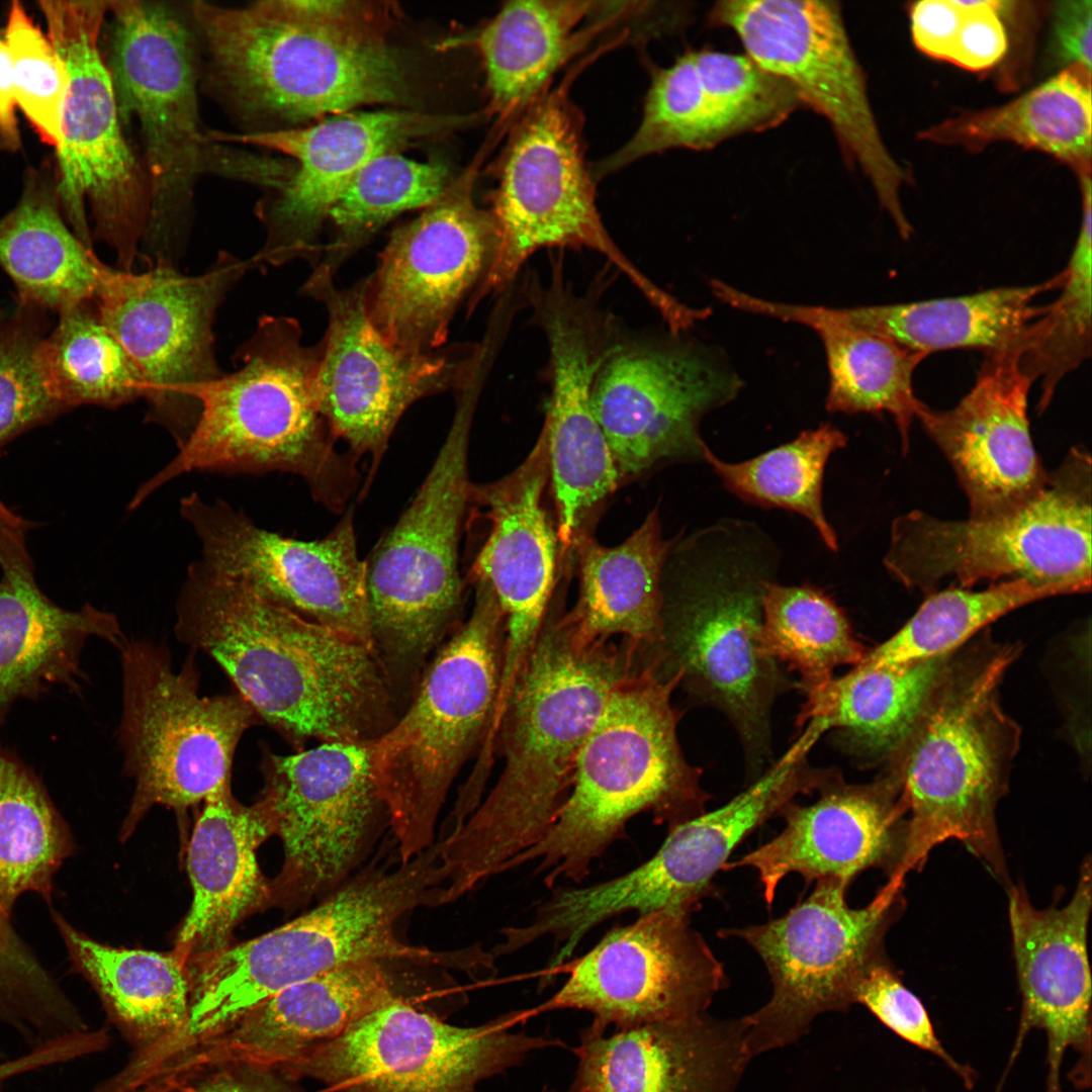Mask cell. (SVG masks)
Segmentation results:
<instances>
[{
  "instance_id": "6da1fadb",
  "label": "cell",
  "mask_w": 1092,
  "mask_h": 1092,
  "mask_svg": "<svg viewBox=\"0 0 1092 1092\" xmlns=\"http://www.w3.org/2000/svg\"><path fill=\"white\" fill-rule=\"evenodd\" d=\"M641 664L628 641L618 646L590 637L572 613H547L495 735L502 774L458 832L439 840L447 903L503 873L547 833L568 796L584 740L613 693Z\"/></svg>"
},
{
  "instance_id": "7a4b0ae2",
  "label": "cell",
  "mask_w": 1092,
  "mask_h": 1092,
  "mask_svg": "<svg viewBox=\"0 0 1092 1092\" xmlns=\"http://www.w3.org/2000/svg\"><path fill=\"white\" fill-rule=\"evenodd\" d=\"M175 634L211 657L260 721L295 744L370 743L396 719L392 688L371 648L200 560L179 593Z\"/></svg>"
},
{
  "instance_id": "3957f363",
  "label": "cell",
  "mask_w": 1092,
  "mask_h": 1092,
  "mask_svg": "<svg viewBox=\"0 0 1092 1092\" xmlns=\"http://www.w3.org/2000/svg\"><path fill=\"white\" fill-rule=\"evenodd\" d=\"M1020 648L984 632L954 650L887 763L907 811L904 850L892 877L905 878L936 845L957 839L1006 879L996 808L1020 728L1003 710L1000 686Z\"/></svg>"
},
{
  "instance_id": "277c9868",
  "label": "cell",
  "mask_w": 1092,
  "mask_h": 1092,
  "mask_svg": "<svg viewBox=\"0 0 1092 1092\" xmlns=\"http://www.w3.org/2000/svg\"><path fill=\"white\" fill-rule=\"evenodd\" d=\"M745 525L713 527L667 555L660 634L646 657L733 724L750 767L771 757V707L789 687L761 645L771 559Z\"/></svg>"
},
{
  "instance_id": "5b68a950",
  "label": "cell",
  "mask_w": 1092,
  "mask_h": 1092,
  "mask_svg": "<svg viewBox=\"0 0 1092 1092\" xmlns=\"http://www.w3.org/2000/svg\"><path fill=\"white\" fill-rule=\"evenodd\" d=\"M321 340L302 342L290 316L263 315L234 355L237 369L213 382L201 398L191 434L176 455L144 482L129 502L191 471L289 472L304 479L313 498L340 512L359 475L353 455L341 454L321 411Z\"/></svg>"
},
{
  "instance_id": "8992f818",
  "label": "cell",
  "mask_w": 1092,
  "mask_h": 1092,
  "mask_svg": "<svg viewBox=\"0 0 1092 1092\" xmlns=\"http://www.w3.org/2000/svg\"><path fill=\"white\" fill-rule=\"evenodd\" d=\"M678 685L644 662L618 687L578 752L555 822L504 872L536 861L549 888L559 879L579 882L635 815L650 812L669 830L706 811L711 795L677 738Z\"/></svg>"
},
{
  "instance_id": "52a82bcc",
  "label": "cell",
  "mask_w": 1092,
  "mask_h": 1092,
  "mask_svg": "<svg viewBox=\"0 0 1092 1092\" xmlns=\"http://www.w3.org/2000/svg\"><path fill=\"white\" fill-rule=\"evenodd\" d=\"M211 78L246 121L299 122L396 101L404 90L384 38L325 25L301 0L191 3Z\"/></svg>"
},
{
  "instance_id": "ba28073f",
  "label": "cell",
  "mask_w": 1092,
  "mask_h": 1092,
  "mask_svg": "<svg viewBox=\"0 0 1092 1092\" xmlns=\"http://www.w3.org/2000/svg\"><path fill=\"white\" fill-rule=\"evenodd\" d=\"M109 69L120 120L135 117L151 190L139 259L178 266L197 178L205 171L260 184L267 161L226 150L203 133L190 35L162 3L108 1Z\"/></svg>"
},
{
  "instance_id": "9c48e42d",
  "label": "cell",
  "mask_w": 1092,
  "mask_h": 1092,
  "mask_svg": "<svg viewBox=\"0 0 1092 1092\" xmlns=\"http://www.w3.org/2000/svg\"><path fill=\"white\" fill-rule=\"evenodd\" d=\"M469 619L438 649L404 713L370 743L372 774L400 862L435 841L437 819L494 713L505 622L490 586L474 580Z\"/></svg>"
},
{
  "instance_id": "30bf717a",
  "label": "cell",
  "mask_w": 1092,
  "mask_h": 1092,
  "mask_svg": "<svg viewBox=\"0 0 1092 1092\" xmlns=\"http://www.w3.org/2000/svg\"><path fill=\"white\" fill-rule=\"evenodd\" d=\"M482 378L456 388L449 433L423 484L366 560L374 652L393 688L415 681L461 611L462 523L472 493L469 435Z\"/></svg>"
},
{
  "instance_id": "8fae6325",
  "label": "cell",
  "mask_w": 1092,
  "mask_h": 1092,
  "mask_svg": "<svg viewBox=\"0 0 1092 1092\" xmlns=\"http://www.w3.org/2000/svg\"><path fill=\"white\" fill-rule=\"evenodd\" d=\"M568 82L540 94L512 123L497 161L491 212L498 245L490 269L469 297L467 314L490 293L513 285L528 258L542 248H585L622 272L663 320L680 303L641 272L606 230L584 159L583 117Z\"/></svg>"
},
{
  "instance_id": "7c38bea8",
  "label": "cell",
  "mask_w": 1092,
  "mask_h": 1092,
  "mask_svg": "<svg viewBox=\"0 0 1092 1092\" xmlns=\"http://www.w3.org/2000/svg\"><path fill=\"white\" fill-rule=\"evenodd\" d=\"M1091 502V457L1074 447L1037 494L1007 515L950 521L916 510L896 518L884 564L905 586L929 594L948 576L965 588L1006 578L1085 593Z\"/></svg>"
},
{
  "instance_id": "4fadbf2b",
  "label": "cell",
  "mask_w": 1092,
  "mask_h": 1092,
  "mask_svg": "<svg viewBox=\"0 0 1092 1092\" xmlns=\"http://www.w3.org/2000/svg\"><path fill=\"white\" fill-rule=\"evenodd\" d=\"M48 36L65 64L68 86L56 149V195L74 234L114 250L132 271L151 207L146 169L121 128L109 69L99 49L108 1H39ZM93 249V248H92Z\"/></svg>"
},
{
  "instance_id": "5bb4252c",
  "label": "cell",
  "mask_w": 1092,
  "mask_h": 1092,
  "mask_svg": "<svg viewBox=\"0 0 1092 1092\" xmlns=\"http://www.w3.org/2000/svg\"><path fill=\"white\" fill-rule=\"evenodd\" d=\"M123 768L134 792L127 837L154 806L181 812L231 786L237 746L260 723L239 694L202 696L194 651L180 670L166 647L129 639L119 650Z\"/></svg>"
},
{
  "instance_id": "9a60e30c",
  "label": "cell",
  "mask_w": 1092,
  "mask_h": 1092,
  "mask_svg": "<svg viewBox=\"0 0 1092 1092\" xmlns=\"http://www.w3.org/2000/svg\"><path fill=\"white\" fill-rule=\"evenodd\" d=\"M903 884L904 879L891 877L868 905L851 908L848 883L821 879L783 916L719 930V936L737 937L754 949L772 984L768 1001L744 1016L751 1060L797 1042L819 1015L845 1012L855 1004L861 979L885 961L883 941L901 907Z\"/></svg>"
},
{
  "instance_id": "2e32d148",
  "label": "cell",
  "mask_w": 1092,
  "mask_h": 1092,
  "mask_svg": "<svg viewBox=\"0 0 1092 1092\" xmlns=\"http://www.w3.org/2000/svg\"><path fill=\"white\" fill-rule=\"evenodd\" d=\"M708 20L732 30L748 57L788 82L802 105L827 119L846 162L863 172L900 237L909 239L913 229L901 192L910 177L880 133L839 4L727 0L712 7Z\"/></svg>"
},
{
  "instance_id": "e0dca14e",
  "label": "cell",
  "mask_w": 1092,
  "mask_h": 1092,
  "mask_svg": "<svg viewBox=\"0 0 1092 1092\" xmlns=\"http://www.w3.org/2000/svg\"><path fill=\"white\" fill-rule=\"evenodd\" d=\"M252 265L221 251L193 276L167 263L138 273L105 270L95 299L100 318L140 370L147 420L167 429L178 448L198 421L204 392L224 374L214 353V320Z\"/></svg>"
},
{
  "instance_id": "ac0fdd59",
  "label": "cell",
  "mask_w": 1092,
  "mask_h": 1092,
  "mask_svg": "<svg viewBox=\"0 0 1092 1092\" xmlns=\"http://www.w3.org/2000/svg\"><path fill=\"white\" fill-rule=\"evenodd\" d=\"M512 1011L476 1026L451 1025L395 997L293 1066L289 1080L311 1078L335 1092H478L485 1079L533 1052L565 1048L559 1038L515 1026Z\"/></svg>"
},
{
  "instance_id": "d6986e66",
  "label": "cell",
  "mask_w": 1092,
  "mask_h": 1092,
  "mask_svg": "<svg viewBox=\"0 0 1092 1092\" xmlns=\"http://www.w3.org/2000/svg\"><path fill=\"white\" fill-rule=\"evenodd\" d=\"M464 173L413 220L395 229L375 271L361 279L366 315L392 346L430 353L447 341L453 315L487 275L498 245L489 209Z\"/></svg>"
},
{
  "instance_id": "ffe728a7",
  "label": "cell",
  "mask_w": 1092,
  "mask_h": 1092,
  "mask_svg": "<svg viewBox=\"0 0 1092 1092\" xmlns=\"http://www.w3.org/2000/svg\"><path fill=\"white\" fill-rule=\"evenodd\" d=\"M678 336L624 337L617 330L596 373L593 408L620 479L661 461L703 460L701 419L740 389L718 357Z\"/></svg>"
},
{
  "instance_id": "44dd1931",
  "label": "cell",
  "mask_w": 1092,
  "mask_h": 1092,
  "mask_svg": "<svg viewBox=\"0 0 1092 1092\" xmlns=\"http://www.w3.org/2000/svg\"><path fill=\"white\" fill-rule=\"evenodd\" d=\"M371 743V742H370ZM370 743L322 742L294 754L263 753L258 801L283 845L273 903L329 894L356 864L380 812Z\"/></svg>"
},
{
  "instance_id": "7402d4cb",
  "label": "cell",
  "mask_w": 1092,
  "mask_h": 1092,
  "mask_svg": "<svg viewBox=\"0 0 1092 1092\" xmlns=\"http://www.w3.org/2000/svg\"><path fill=\"white\" fill-rule=\"evenodd\" d=\"M334 277L317 264L301 289L328 312L317 379L321 411L334 437L355 458L369 454L375 470L402 414L425 396L454 388L477 344L430 353L400 350L368 320L361 280L345 289Z\"/></svg>"
},
{
  "instance_id": "603a6c76",
  "label": "cell",
  "mask_w": 1092,
  "mask_h": 1092,
  "mask_svg": "<svg viewBox=\"0 0 1092 1092\" xmlns=\"http://www.w3.org/2000/svg\"><path fill=\"white\" fill-rule=\"evenodd\" d=\"M691 915L663 908L614 927L572 964L561 988L535 1011H586L601 1029L707 1014L728 977L691 926Z\"/></svg>"
},
{
  "instance_id": "cb8c5ba5",
  "label": "cell",
  "mask_w": 1092,
  "mask_h": 1092,
  "mask_svg": "<svg viewBox=\"0 0 1092 1092\" xmlns=\"http://www.w3.org/2000/svg\"><path fill=\"white\" fill-rule=\"evenodd\" d=\"M545 284L533 276L523 296L549 350L550 397L542 431L557 512V536L566 548L585 517L620 480L592 403L596 373L617 329L590 293L571 290L563 263L554 261Z\"/></svg>"
},
{
  "instance_id": "d4e9b609",
  "label": "cell",
  "mask_w": 1092,
  "mask_h": 1092,
  "mask_svg": "<svg viewBox=\"0 0 1092 1092\" xmlns=\"http://www.w3.org/2000/svg\"><path fill=\"white\" fill-rule=\"evenodd\" d=\"M179 510L199 541L206 566L374 651L366 560L358 554L352 512L326 537L303 541L259 527L220 498L192 492L180 500Z\"/></svg>"
},
{
  "instance_id": "484cf974",
  "label": "cell",
  "mask_w": 1092,
  "mask_h": 1092,
  "mask_svg": "<svg viewBox=\"0 0 1092 1092\" xmlns=\"http://www.w3.org/2000/svg\"><path fill=\"white\" fill-rule=\"evenodd\" d=\"M460 122V117L397 110L350 111L306 126L244 133L208 131V136L215 143L267 148L296 162L276 198L258 204L266 239L252 262L279 267L303 259L316 266L324 250L320 230L356 174L400 144Z\"/></svg>"
},
{
  "instance_id": "4316f807",
  "label": "cell",
  "mask_w": 1092,
  "mask_h": 1092,
  "mask_svg": "<svg viewBox=\"0 0 1092 1092\" xmlns=\"http://www.w3.org/2000/svg\"><path fill=\"white\" fill-rule=\"evenodd\" d=\"M800 105L788 82L746 54L688 50L672 65L653 67L637 130L596 167L595 176L651 154L707 150L739 134L776 127Z\"/></svg>"
},
{
  "instance_id": "83f0119b",
  "label": "cell",
  "mask_w": 1092,
  "mask_h": 1092,
  "mask_svg": "<svg viewBox=\"0 0 1092 1092\" xmlns=\"http://www.w3.org/2000/svg\"><path fill=\"white\" fill-rule=\"evenodd\" d=\"M1091 863H1083L1076 891L1064 907L1036 909L1019 886L1008 890V915L1021 1012L1001 1090L1033 1028L1046 1035L1045 1092H1063L1061 1071L1068 1051L1079 1056L1071 1072L1078 1088L1090 1084L1091 975L1087 929L1091 911Z\"/></svg>"
},
{
  "instance_id": "f1b7e54d",
  "label": "cell",
  "mask_w": 1092,
  "mask_h": 1092,
  "mask_svg": "<svg viewBox=\"0 0 1092 1092\" xmlns=\"http://www.w3.org/2000/svg\"><path fill=\"white\" fill-rule=\"evenodd\" d=\"M1018 349L985 354L974 385L951 408L925 403L916 419L951 465L971 519L1007 515L1027 504L1049 472L1033 447L1028 393Z\"/></svg>"
},
{
  "instance_id": "f546056e",
  "label": "cell",
  "mask_w": 1092,
  "mask_h": 1092,
  "mask_svg": "<svg viewBox=\"0 0 1092 1092\" xmlns=\"http://www.w3.org/2000/svg\"><path fill=\"white\" fill-rule=\"evenodd\" d=\"M817 793L811 805L788 804L780 814L785 827L776 837L722 869H753L768 907L790 874L808 884L839 878L850 885L873 868L890 878L901 861L907 811L889 770L868 784H848L835 769Z\"/></svg>"
},
{
  "instance_id": "4dcf8cb0",
  "label": "cell",
  "mask_w": 1092,
  "mask_h": 1092,
  "mask_svg": "<svg viewBox=\"0 0 1092 1092\" xmlns=\"http://www.w3.org/2000/svg\"><path fill=\"white\" fill-rule=\"evenodd\" d=\"M548 479V446L542 431L531 453L510 475L472 486L471 495L486 507L490 522L473 578L490 586L505 622L496 718L538 638L553 590L559 541L542 503Z\"/></svg>"
},
{
  "instance_id": "1f68e13d",
  "label": "cell",
  "mask_w": 1092,
  "mask_h": 1092,
  "mask_svg": "<svg viewBox=\"0 0 1092 1092\" xmlns=\"http://www.w3.org/2000/svg\"><path fill=\"white\" fill-rule=\"evenodd\" d=\"M386 963L361 961L292 985L184 1052L179 1067L245 1066L282 1075L360 1018L401 996Z\"/></svg>"
},
{
  "instance_id": "d6a6232c",
  "label": "cell",
  "mask_w": 1092,
  "mask_h": 1092,
  "mask_svg": "<svg viewBox=\"0 0 1092 1092\" xmlns=\"http://www.w3.org/2000/svg\"><path fill=\"white\" fill-rule=\"evenodd\" d=\"M744 1017H699L628 1028L592 1024L574 1048L569 1092H735L751 1061Z\"/></svg>"
},
{
  "instance_id": "836d02e7",
  "label": "cell",
  "mask_w": 1092,
  "mask_h": 1092,
  "mask_svg": "<svg viewBox=\"0 0 1092 1092\" xmlns=\"http://www.w3.org/2000/svg\"><path fill=\"white\" fill-rule=\"evenodd\" d=\"M0 726L13 702L34 699L52 686L80 690L81 653L88 638L118 650L127 642L115 615L86 604L55 605L38 587L21 519H0Z\"/></svg>"
},
{
  "instance_id": "e575fe53",
  "label": "cell",
  "mask_w": 1092,
  "mask_h": 1092,
  "mask_svg": "<svg viewBox=\"0 0 1092 1092\" xmlns=\"http://www.w3.org/2000/svg\"><path fill=\"white\" fill-rule=\"evenodd\" d=\"M822 736L807 725L797 740L744 791L723 806L668 830L655 854L641 864V879L662 907L695 912L715 891L713 879L736 847L780 815L801 794L817 792L830 768L810 765L808 755Z\"/></svg>"
},
{
  "instance_id": "d590c367",
  "label": "cell",
  "mask_w": 1092,
  "mask_h": 1092,
  "mask_svg": "<svg viewBox=\"0 0 1092 1092\" xmlns=\"http://www.w3.org/2000/svg\"><path fill=\"white\" fill-rule=\"evenodd\" d=\"M271 835L262 803L243 805L231 786L204 801L187 852L192 903L174 949L186 961L224 948L242 920L273 903L257 860V848Z\"/></svg>"
},
{
  "instance_id": "8d00e7d4",
  "label": "cell",
  "mask_w": 1092,
  "mask_h": 1092,
  "mask_svg": "<svg viewBox=\"0 0 1092 1092\" xmlns=\"http://www.w3.org/2000/svg\"><path fill=\"white\" fill-rule=\"evenodd\" d=\"M1062 273L1034 284L1002 286L971 294L847 308L809 306L821 320L890 339L926 356L953 349L984 354L1018 348L1043 312L1035 303L1056 291Z\"/></svg>"
},
{
  "instance_id": "74e56055",
  "label": "cell",
  "mask_w": 1092,
  "mask_h": 1092,
  "mask_svg": "<svg viewBox=\"0 0 1092 1092\" xmlns=\"http://www.w3.org/2000/svg\"><path fill=\"white\" fill-rule=\"evenodd\" d=\"M598 2L510 1L469 41L481 57L489 96L487 112L510 126L553 75L578 54L609 21L579 25Z\"/></svg>"
},
{
  "instance_id": "f35d334b",
  "label": "cell",
  "mask_w": 1092,
  "mask_h": 1092,
  "mask_svg": "<svg viewBox=\"0 0 1092 1092\" xmlns=\"http://www.w3.org/2000/svg\"><path fill=\"white\" fill-rule=\"evenodd\" d=\"M953 652V651H952ZM952 652L908 664L861 660L806 694L797 718L821 722L866 762L888 763L915 723Z\"/></svg>"
},
{
  "instance_id": "ab89813d",
  "label": "cell",
  "mask_w": 1092,
  "mask_h": 1092,
  "mask_svg": "<svg viewBox=\"0 0 1092 1092\" xmlns=\"http://www.w3.org/2000/svg\"><path fill=\"white\" fill-rule=\"evenodd\" d=\"M918 138L940 146L979 150L1009 142L1048 154L1078 177L1091 175V74L1066 68L999 106L964 112L923 129Z\"/></svg>"
},
{
  "instance_id": "60d3db41",
  "label": "cell",
  "mask_w": 1092,
  "mask_h": 1092,
  "mask_svg": "<svg viewBox=\"0 0 1092 1092\" xmlns=\"http://www.w3.org/2000/svg\"><path fill=\"white\" fill-rule=\"evenodd\" d=\"M744 306L747 312L815 331L823 343L829 372L826 410L834 414L891 415L903 451H907L912 422L923 404L914 392L913 377L926 355L890 339L813 316L800 304L751 295Z\"/></svg>"
},
{
  "instance_id": "b9f144b4",
  "label": "cell",
  "mask_w": 1092,
  "mask_h": 1092,
  "mask_svg": "<svg viewBox=\"0 0 1092 1092\" xmlns=\"http://www.w3.org/2000/svg\"><path fill=\"white\" fill-rule=\"evenodd\" d=\"M0 267L17 302L61 312L96 299L107 265L67 225L56 193L31 178L0 218Z\"/></svg>"
},
{
  "instance_id": "7bdbcfd3",
  "label": "cell",
  "mask_w": 1092,
  "mask_h": 1092,
  "mask_svg": "<svg viewBox=\"0 0 1092 1092\" xmlns=\"http://www.w3.org/2000/svg\"><path fill=\"white\" fill-rule=\"evenodd\" d=\"M670 548L655 511L617 546L583 541L579 600L571 612L580 628L594 638L621 635L641 651L651 649L660 634L662 575Z\"/></svg>"
},
{
  "instance_id": "ee69618b",
  "label": "cell",
  "mask_w": 1092,
  "mask_h": 1092,
  "mask_svg": "<svg viewBox=\"0 0 1092 1092\" xmlns=\"http://www.w3.org/2000/svg\"><path fill=\"white\" fill-rule=\"evenodd\" d=\"M58 922L76 966L138 1050L163 1043L184 1028L191 983L183 957L175 950L112 947Z\"/></svg>"
},
{
  "instance_id": "f6af8a7d",
  "label": "cell",
  "mask_w": 1092,
  "mask_h": 1092,
  "mask_svg": "<svg viewBox=\"0 0 1092 1092\" xmlns=\"http://www.w3.org/2000/svg\"><path fill=\"white\" fill-rule=\"evenodd\" d=\"M71 850L66 828L36 778L0 750V954L11 956L15 900L49 899L53 876Z\"/></svg>"
},
{
  "instance_id": "bcb514c9",
  "label": "cell",
  "mask_w": 1092,
  "mask_h": 1092,
  "mask_svg": "<svg viewBox=\"0 0 1092 1092\" xmlns=\"http://www.w3.org/2000/svg\"><path fill=\"white\" fill-rule=\"evenodd\" d=\"M40 357L50 387L66 410L116 408L144 399L140 370L100 318L95 300L59 312Z\"/></svg>"
},
{
  "instance_id": "7dc6e473",
  "label": "cell",
  "mask_w": 1092,
  "mask_h": 1092,
  "mask_svg": "<svg viewBox=\"0 0 1092 1092\" xmlns=\"http://www.w3.org/2000/svg\"><path fill=\"white\" fill-rule=\"evenodd\" d=\"M760 635L764 652L796 671L806 694L826 685L837 667L858 664L869 651L843 611L811 584L766 581Z\"/></svg>"
},
{
  "instance_id": "c3c4849f",
  "label": "cell",
  "mask_w": 1092,
  "mask_h": 1092,
  "mask_svg": "<svg viewBox=\"0 0 1092 1092\" xmlns=\"http://www.w3.org/2000/svg\"><path fill=\"white\" fill-rule=\"evenodd\" d=\"M846 442V436L838 428L822 424L802 432L789 443L742 462H726L706 445L703 460L741 499L785 509L806 518L826 547L835 552L838 541L824 514L822 485L828 458Z\"/></svg>"
},
{
  "instance_id": "681fc988",
  "label": "cell",
  "mask_w": 1092,
  "mask_h": 1092,
  "mask_svg": "<svg viewBox=\"0 0 1092 1092\" xmlns=\"http://www.w3.org/2000/svg\"><path fill=\"white\" fill-rule=\"evenodd\" d=\"M1082 218L1057 298L1044 304L1018 347L1021 370L1039 381V412L1050 404L1060 382L1091 356V175L1079 177Z\"/></svg>"
},
{
  "instance_id": "f907efd6",
  "label": "cell",
  "mask_w": 1092,
  "mask_h": 1092,
  "mask_svg": "<svg viewBox=\"0 0 1092 1092\" xmlns=\"http://www.w3.org/2000/svg\"><path fill=\"white\" fill-rule=\"evenodd\" d=\"M1062 595L1063 587L1026 579L991 583L982 590L949 587L932 592L915 614L889 639L869 650L864 661L908 664L952 652L990 623L1030 603Z\"/></svg>"
},
{
  "instance_id": "816d5d0a",
  "label": "cell",
  "mask_w": 1092,
  "mask_h": 1092,
  "mask_svg": "<svg viewBox=\"0 0 1092 1092\" xmlns=\"http://www.w3.org/2000/svg\"><path fill=\"white\" fill-rule=\"evenodd\" d=\"M448 173L436 163L407 159L392 151L371 160L350 181L329 210L334 239L320 264L335 275L384 223L401 212L429 206L447 188Z\"/></svg>"
},
{
  "instance_id": "f5cc1de1",
  "label": "cell",
  "mask_w": 1092,
  "mask_h": 1092,
  "mask_svg": "<svg viewBox=\"0 0 1092 1092\" xmlns=\"http://www.w3.org/2000/svg\"><path fill=\"white\" fill-rule=\"evenodd\" d=\"M17 303L14 313L0 322V446L67 411L52 391L41 363L47 310Z\"/></svg>"
},
{
  "instance_id": "db71d44e",
  "label": "cell",
  "mask_w": 1092,
  "mask_h": 1092,
  "mask_svg": "<svg viewBox=\"0 0 1092 1092\" xmlns=\"http://www.w3.org/2000/svg\"><path fill=\"white\" fill-rule=\"evenodd\" d=\"M4 39L11 59L17 104L40 140L57 149L68 86L65 64L48 34L17 1L10 6Z\"/></svg>"
},
{
  "instance_id": "11a10c76",
  "label": "cell",
  "mask_w": 1092,
  "mask_h": 1092,
  "mask_svg": "<svg viewBox=\"0 0 1092 1092\" xmlns=\"http://www.w3.org/2000/svg\"><path fill=\"white\" fill-rule=\"evenodd\" d=\"M854 1003L863 1005L896 1035L920 1050L938 1057L972 1088L976 1075L943 1048L921 1000L912 993L886 961L873 966L859 982Z\"/></svg>"
},
{
  "instance_id": "9f6ffc18",
  "label": "cell",
  "mask_w": 1092,
  "mask_h": 1092,
  "mask_svg": "<svg viewBox=\"0 0 1092 1092\" xmlns=\"http://www.w3.org/2000/svg\"><path fill=\"white\" fill-rule=\"evenodd\" d=\"M961 24L948 62L969 71L994 67L1008 50V37L1001 19L1002 1H959Z\"/></svg>"
},
{
  "instance_id": "6f0895ef",
  "label": "cell",
  "mask_w": 1092,
  "mask_h": 1092,
  "mask_svg": "<svg viewBox=\"0 0 1092 1092\" xmlns=\"http://www.w3.org/2000/svg\"><path fill=\"white\" fill-rule=\"evenodd\" d=\"M282 1075L245 1066H225L167 1077L135 1092H296Z\"/></svg>"
},
{
  "instance_id": "680465c9",
  "label": "cell",
  "mask_w": 1092,
  "mask_h": 1092,
  "mask_svg": "<svg viewBox=\"0 0 1092 1092\" xmlns=\"http://www.w3.org/2000/svg\"><path fill=\"white\" fill-rule=\"evenodd\" d=\"M1092 1L1068 0L1053 8L1049 53L1053 64L1091 74Z\"/></svg>"
},
{
  "instance_id": "91938a15",
  "label": "cell",
  "mask_w": 1092,
  "mask_h": 1092,
  "mask_svg": "<svg viewBox=\"0 0 1092 1092\" xmlns=\"http://www.w3.org/2000/svg\"><path fill=\"white\" fill-rule=\"evenodd\" d=\"M963 8L959 0H924L910 7L914 44L923 54L947 61L961 24Z\"/></svg>"
},
{
  "instance_id": "94428289",
  "label": "cell",
  "mask_w": 1092,
  "mask_h": 1092,
  "mask_svg": "<svg viewBox=\"0 0 1092 1092\" xmlns=\"http://www.w3.org/2000/svg\"><path fill=\"white\" fill-rule=\"evenodd\" d=\"M74 1057L71 1042L56 1038L28 1049L16 1058L0 1062V1091L9 1080L39 1069L69 1063Z\"/></svg>"
},
{
  "instance_id": "6125c7cd",
  "label": "cell",
  "mask_w": 1092,
  "mask_h": 1092,
  "mask_svg": "<svg viewBox=\"0 0 1092 1092\" xmlns=\"http://www.w3.org/2000/svg\"><path fill=\"white\" fill-rule=\"evenodd\" d=\"M17 106L11 59L5 39L0 37V146L11 151L20 147Z\"/></svg>"
},
{
  "instance_id": "be15d7a7",
  "label": "cell",
  "mask_w": 1092,
  "mask_h": 1092,
  "mask_svg": "<svg viewBox=\"0 0 1092 1092\" xmlns=\"http://www.w3.org/2000/svg\"><path fill=\"white\" fill-rule=\"evenodd\" d=\"M10 957L0 954V1015L8 1008L16 992L17 964L9 963Z\"/></svg>"
},
{
  "instance_id": "e7e4bbea",
  "label": "cell",
  "mask_w": 1092,
  "mask_h": 1092,
  "mask_svg": "<svg viewBox=\"0 0 1092 1092\" xmlns=\"http://www.w3.org/2000/svg\"><path fill=\"white\" fill-rule=\"evenodd\" d=\"M17 518H18V517H16L15 515H13V514H12V513H11V512H10L9 510H7V509H6V508H5V507H4V506H3V505H2L1 503H0V519H4V520H15V519H17Z\"/></svg>"
},
{
  "instance_id": "03108f58",
  "label": "cell",
  "mask_w": 1092,
  "mask_h": 1092,
  "mask_svg": "<svg viewBox=\"0 0 1092 1092\" xmlns=\"http://www.w3.org/2000/svg\"><path fill=\"white\" fill-rule=\"evenodd\" d=\"M542 1092H554V1091H552V1090H549V1089H548L547 1087H545V1088H544V1089L542 1090Z\"/></svg>"
}]
</instances>
